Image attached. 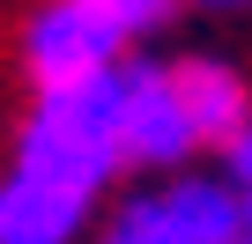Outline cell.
Instances as JSON below:
<instances>
[{
	"label": "cell",
	"mask_w": 252,
	"mask_h": 244,
	"mask_svg": "<svg viewBox=\"0 0 252 244\" xmlns=\"http://www.w3.org/2000/svg\"><path fill=\"white\" fill-rule=\"evenodd\" d=\"M237 244H252V229H245V237H237Z\"/></svg>",
	"instance_id": "obj_11"
},
{
	"label": "cell",
	"mask_w": 252,
	"mask_h": 244,
	"mask_svg": "<svg viewBox=\"0 0 252 244\" xmlns=\"http://www.w3.org/2000/svg\"><path fill=\"white\" fill-rule=\"evenodd\" d=\"M193 8H252V0H193Z\"/></svg>",
	"instance_id": "obj_10"
},
{
	"label": "cell",
	"mask_w": 252,
	"mask_h": 244,
	"mask_svg": "<svg viewBox=\"0 0 252 244\" xmlns=\"http://www.w3.org/2000/svg\"><path fill=\"white\" fill-rule=\"evenodd\" d=\"M89 8H96L119 37H156V30L171 23V8H178V0H89Z\"/></svg>",
	"instance_id": "obj_8"
},
{
	"label": "cell",
	"mask_w": 252,
	"mask_h": 244,
	"mask_svg": "<svg viewBox=\"0 0 252 244\" xmlns=\"http://www.w3.org/2000/svg\"><path fill=\"white\" fill-rule=\"evenodd\" d=\"M89 222V200L82 192H60L30 170H8L0 178V244H74Z\"/></svg>",
	"instance_id": "obj_4"
},
{
	"label": "cell",
	"mask_w": 252,
	"mask_h": 244,
	"mask_svg": "<svg viewBox=\"0 0 252 244\" xmlns=\"http://www.w3.org/2000/svg\"><path fill=\"white\" fill-rule=\"evenodd\" d=\"M193 118L178 104V81L171 67L156 59H126L119 67V156L134 170H178L193 156Z\"/></svg>",
	"instance_id": "obj_2"
},
{
	"label": "cell",
	"mask_w": 252,
	"mask_h": 244,
	"mask_svg": "<svg viewBox=\"0 0 252 244\" xmlns=\"http://www.w3.org/2000/svg\"><path fill=\"white\" fill-rule=\"evenodd\" d=\"M156 207L171 215V229L186 244H237L245 237V200L230 178H178L156 192Z\"/></svg>",
	"instance_id": "obj_6"
},
{
	"label": "cell",
	"mask_w": 252,
	"mask_h": 244,
	"mask_svg": "<svg viewBox=\"0 0 252 244\" xmlns=\"http://www.w3.org/2000/svg\"><path fill=\"white\" fill-rule=\"evenodd\" d=\"M119 163H126L119 156V67L67 81V89H37L23 134H15V170L96 200L119 178Z\"/></svg>",
	"instance_id": "obj_1"
},
{
	"label": "cell",
	"mask_w": 252,
	"mask_h": 244,
	"mask_svg": "<svg viewBox=\"0 0 252 244\" xmlns=\"http://www.w3.org/2000/svg\"><path fill=\"white\" fill-rule=\"evenodd\" d=\"M104 244H186V237L171 229V215L156 207V192H141V200L119 207V222L104 229Z\"/></svg>",
	"instance_id": "obj_7"
},
{
	"label": "cell",
	"mask_w": 252,
	"mask_h": 244,
	"mask_svg": "<svg viewBox=\"0 0 252 244\" xmlns=\"http://www.w3.org/2000/svg\"><path fill=\"white\" fill-rule=\"evenodd\" d=\"M171 81H178V104H186V118H193V141H200V148H222V141L245 126V118H252L245 74H237L230 59L193 52V59H178V67H171Z\"/></svg>",
	"instance_id": "obj_5"
},
{
	"label": "cell",
	"mask_w": 252,
	"mask_h": 244,
	"mask_svg": "<svg viewBox=\"0 0 252 244\" xmlns=\"http://www.w3.org/2000/svg\"><path fill=\"white\" fill-rule=\"evenodd\" d=\"M119 30L89 8V0H45V8L23 23V67L37 89H67V81H89L104 67H119Z\"/></svg>",
	"instance_id": "obj_3"
},
{
	"label": "cell",
	"mask_w": 252,
	"mask_h": 244,
	"mask_svg": "<svg viewBox=\"0 0 252 244\" xmlns=\"http://www.w3.org/2000/svg\"><path fill=\"white\" fill-rule=\"evenodd\" d=\"M222 156H230V170H222V178L237 185V200H245V229H252V118L222 141Z\"/></svg>",
	"instance_id": "obj_9"
}]
</instances>
